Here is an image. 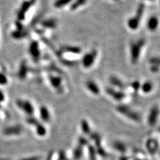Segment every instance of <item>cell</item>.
Returning a JSON list of instances; mask_svg holds the SVG:
<instances>
[{"instance_id":"obj_26","label":"cell","mask_w":160,"mask_h":160,"mask_svg":"<svg viewBox=\"0 0 160 160\" xmlns=\"http://www.w3.org/2000/svg\"><path fill=\"white\" fill-rule=\"evenodd\" d=\"M144 1H148V2H152V1H154L155 0H144Z\"/></svg>"},{"instance_id":"obj_21","label":"cell","mask_w":160,"mask_h":160,"mask_svg":"<svg viewBox=\"0 0 160 160\" xmlns=\"http://www.w3.org/2000/svg\"><path fill=\"white\" fill-rule=\"evenodd\" d=\"M36 131L39 136H44L46 134V130L45 127L39 124L36 125Z\"/></svg>"},{"instance_id":"obj_18","label":"cell","mask_w":160,"mask_h":160,"mask_svg":"<svg viewBox=\"0 0 160 160\" xmlns=\"http://www.w3.org/2000/svg\"><path fill=\"white\" fill-rule=\"evenodd\" d=\"M40 115H41V119L45 121H48L50 119V115L49 111L46 107L43 106L40 109Z\"/></svg>"},{"instance_id":"obj_3","label":"cell","mask_w":160,"mask_h":160,"mask_svg":"<svg viewBox=\"0 0 160 160\" xmlns=\"http://www.w3.org/2000/svg\"><path fill=\"white\" fill-rule=\"evenodd\" d=\"M63 58L69 62L70 65L73 64V59H76L81 56L82 50L81 47L76 45H64L60 51Z\"/></svg>"},{"instance_id":"obj_8","label":"cell","mask_w":160,"mask_h":160,"mask_svg":"<svg viewBox=\"0 0 160 160\" xmlns=\"http://www.w3.org/2000/svg\"><path fill=\"white\" fill-rule=\"evenodd\" d=\"M109 81L110 85H111V87L124 91L127 90V85L118 77L116 76H110V78H109Z\"/></svg>"},{"instance_id":"obj_9","label":"cell","mask_w":160,"mask_h":160,"mask_svg":"<svg viewBox=\"0 0 160 160\" xmlns=\"http://www.w3.org/2000/svg\"><path fill=\"white\" fill-rule=\"evenodd\" d=\"M86 90L94 96H99L101 93V90L99 85L92 79H89L85 82V84Z\"/></svg>"},{"instance_id":"obj_19","label":"cell","mask_w":160,"mask_h":160,"mask_svg":"<svg viewBox=\"0 0 160 160\" xmlns=\"http://www.w3.org/2000/svg\"><path fill=\"white\" fill-rule=\"evenodd\" d=\"M51 84H52L53 86L56 88V89H60L62 85V79L61 77L57 76V77H53L51 79Z\"/></svg>"},{"instance_id":"obj_24","label":"cell","mask_w":160,"mask_h":160,"mask_svg":"<svg viewBox=\"0 0 160 160\" xmlns=\"http://www.w3.org/2000/svg\"><path fill=\"white\" fill-rule=\"evenodd\" d=\"M89 154L90 160H96V151L92 146L89 147Z\"/></svg>"},{"instance_id":"obj_25","label":"cell","mask_w":160,"mask_h":160,"mask_svg":"<svg viewBox=\"0 0 160 160\" xmlns=\"http://www.w3.org/2000/svg\"><path fill=\"white\" fill-rule=\"evenodd\" d=\"M22 160H40V157L38 156H33V157H30V158H25Z\"/></svg>"},{"instance_id":"obj_27","label":"cell","mask_w":160,"mask_h":160,"mask_svg":"<svg viewBox=\"0 0 160 160\" xmlns=\"http://www.w3.org/2000/svg\"><path fill=\"white\" fill-rule=\"evenodd\" d=\"M111 1H118V0H111Z\"/></svg>"},{"instance_id":"obj_12","label":"cell","mask_w":160,"mask_h":160,"mask_svg":"<svg viewBox=\"0 0 160 160\" xmlns=\"http://www.w3.org/2000/svg\"><path fill=\"white\" fill-rule=\"evenodd\" d=\"M153 88H154V85L152 81L147 80V81H145L144 82L141 83L139 91H141L143 93L149 94L152 92V91L153 90Z\"/></svg>"},{"instance_id":"obj_16","label":"cell","mask_w":160,"mask_h":160,"mask_svg":"<svg viewBox=\"0 0 160 160\" xmlns=\"http://www.w3.org/2000/svg\"><path fill=\"white\" fill-rule=\"evenodd\" d=\"M73 0H56L53 5L57 9H62L67 6H70Z\"/></svg>"},{"instance_id":"obj_6","label":"cell","mask_w":160,"mask_h":160,"mask_svg":"<svg viewBox=\"0 0 160 160\" xmlns=\"http://www.w3.org/2000/svg\"><path fill=\"white\" fill-rule=\"evenodd\" d=\"M105 92L111 98L118 101L124 100L127 96L124 91L119 90L112 87H107L105 88Z\"/></svg>"},{"instance_id":"obj_20","label":"cell","mask_w":160,"mask_h":160,"mask_svg":"<svg viewBox=\"0 0 160 160\" xmlns=\"http://www.w3.org/2000/svg\"><path fill=\"white\" fill-rule=\"evenodd\" d=\"M81 126L82 131H84L85 134H89L90 133V125L86 120L85 119L82 120L81 122Z\"/></svg>"},{"instance_id":"obj_7","label":"cell","mask_w":160,"mask_h":160,"mask_svg":"<svg viewBox=\"0 0 160 160\" xmlns=\"http://www.w3.org/2000/svg\"><path fill=\"white\" fill-rule=\"evenodd\" d=\"M159 115V108L157 105H154L150 110L147 117V123L151 126H153L158 121Z\"/></svg>"},{"instance_id":"obj_23","label":"cell","mask_w":160,"mask_h":160,"mask_svg":"<svg viewBox=\"0 0 160 160\" xmlns=\"http://www.w3.org/2000/svg\"><path fill=\"white\" fill-rule=\"evenodd\" d=\"M113 147L116 150H118L120 152H125V146L121 142L116 141L113 144Z\"/></svg>"},{"instance_id":"obj_13","label":"cell","mask_w":160,"mask_h":160,"mask_svg":"<svg viewBox=\"0 0 160 160\" xmlns=\"http://www.w3.org/2000/svg\"><path fill=\"white\" fill-rule=\"evenodd\" d=\"M87 0H73L70 5V10L71 11H76L87 4Z\"/></svg>"},{"instance_id":"obj_22","label":"cell","mask_w":160,"mask_h":160,"mask_svg":"<svg viewBox=\"0 0 160 160\" xmlns=\"http://www.w3.org/2000/svg\"><path fill=\"white\" fill-rule=\"evenodd\" d=\"M83 145H79L78 147L76 148L75 151H74L73 153V156L74 158L76 159H79L80 158H81V154H82V151H83Z\"/></svg>"},{"instance_id":"obj_10","label":"cell","mask_w":160,"mask_h":160,"mask_svg":"<svg viewBox=\"0 0 160 160\" xmlns=\"http://www.w3.org/2000/svg\"><path fill=\"white\" fill-rule=\"evenodd\" d=\"M159 26V20L156 16H151L146 21V27L148 31L154 32L158 29Z\"/></svg>"},{"instance_id":"obj_2","label":"cell","mask_w":160,"mask_h":160,"mask_svg":"<svg viewBox=\"0 0 160 160\" xmlns=\"http://www.w3.org/2000/svg\"><path fill=\"white\" fill-rule=\"evenodd\" d=\"M145 6L144 3H140L136 10L135 13L127 19V26L131 31H136L141 24V20L145 13Z\"/></svg>"},{"instance_id":"obj_15","label":"cell","mask_w":160,"mask_h":160,"mask_svg":"<svg viewBox=\"0 0 160 160\" xmlns=\"http://www.w3.org/2000/svg\"><path fill=\"white\" fill-rule=\"evenodd\" d=\"M146 147L147 150L151 154L155 153L158 148V144L156 141V140L153 139H150L147 140L146 143Z\"/></svg>"},{"instance_id":"obj_1","label":"cell","mask_w":160,"mask_h":160,"mask_svg":"<svg viewBox=\"0 0 160 160\" xmlns=\"http://www.w3.org/2000/svg\"><path fill=\"white\" fill-rule=\"evenodd\" d=\"M146 45V41L144 38H140L131 41L130 44V59L132 65H137Z\"/></svg>"},{"instance_id":"obj_5","label":"cell","mask_w":160,"mask_h":160,"mask_svg":"<svg viewBox=\"0 0 160 160\" xmlns=\"http://www.w3.org/2000/svg\"><path fill=\"white\" fill-rule=\"evenodd\" d=\"M116 110L118 113L126 117L131 121L139 122L141 120V116H140L139 113L126 105L121 104L118 105L116 107Z\"/></svg>"},{"instance_id":"obj_14","label":"cell","mask_w":160,"mask_h":160,"mask_svg":"<svg viewBox=\"0 0 160 160\" xmlns=\"http://www.w3.org/2000/svg\"><path fill=\"white\" fill-rule=\"evenodd\" d=\"M22 129L19 126H12L5 128L4 131V133L7 136L19 135L21 133Z\"/></svg>"},{"instance_id":"obj_17","label":"cell","mask_w":160,"mask_h":160,"mask_svg":"<svg viewBox=\"0 0 160 160\" xmlns=\"http://www.w3.org/2000/svg\"><path fill=\"white\" fill-rule=\"evenodd\" d=\"M140 85H141V82H139L138 80H134L131 81L129 85L127 86V89H130L133 93L138 92L140 90Z\"/></svg>"},{"instance_id":"obj_4","label":"cell","mask_w":160,"mask_h":160,"mask_svg":"<svg viewBox=\"0 0 160 160\" xmlns=\"http://www.w3.org/2000/svg\"><path fill=\"white\" fill-rule=\"evenodd\" d=\"M98 57V51L96 49H92L84 53L81 57V64L85 70L92 67Z\"/></svg>"},{"instance_id":"obj_11","label":"cell","mask_w":160,"mask_h":160,"mask_svg":"<svg viewBox=\"0 0 160 160\" xmlns=\"http://www.w3.org/2000/svg\"><path fill=\"white\" fill-rule=\"evenodd\" d=\"M150 69L151 72L158 73L160 71V56L152 57L149 59Z\"/></svg>"}]
</instances>
